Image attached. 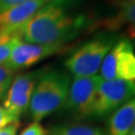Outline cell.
Masks as SVG:
<instances>
[{"instance_id":"9","label":"cell","mask_w":135,"mask_h":135,"mask_svg":"<svg viewBox=\"0 0 135 135\" xmlns=\"http://www.w3.org/2000/svg\"><path fill=\"white\" fill-rule=\"evenodd\" d=\"M52 0H28L0 13V28L9 35H17L39 9Z\"/></svg>"},{"instance_id":"16","label":"cell","mask_w":135,"mask_h":135,"mask_svg":"<svg viewBox=\"0 0 135 135\" xmlns=\"http://www.w3.org/2000/svg\"><path fill=\"white\" fill-rule=\"evenodd\" d=\"M14 122H18V120L14 116L11 115L8 111L5 110L3 107L0 106V129Z\"/></svg>"},{"instance_id":"15","label":"cell","mask_w":135,"mask_h":135,"mask_svg":"<svg viewBox=\"0 0 135 135\" xmlns=\"http://www.w3.org/2000/svg\"><path fill=\"white\" fill-rule=\"evenodd\" d=\"M47 131L38 122H33L29 124L24 130L21 132L20 135H46Z\"/></svg>"},{"instance_id":"6","label":"cell","mask_w":135,"mask_h":135,"mask_svg":"<svg viewBox=\"0 0 135 135\" xmlns=\"http://www.w3.org/2000/svg\"><path fill=\"white\" fill-rule=\"evenodd\" d=\"M103 80L135 81V51L128 38H119L104 57L100 66Z\"/></svg>"},{"instance_id":"4","label":"cell","mask_w":135,"mask_h":135,"mask_svg":"<svg viewBox=\"0 0 135 135\" xmlns=\"http://www.w3.org/2000/svg\"><path fill=\"white\" fill-rule=\"evenodd\" d=\"M102 78L97 74L74 77L70 82L67 98L61 110L78 120L92 118L97 88Z\"/></svg>"},{"instance_id":"21","label":"cell","mask_w":135,"mask_h":135,"mask_svg":"<svg viewBox=\"0 0 135 135\" xmlns=\"http://www.w3.org/2000/svg\"><path fill=\"white\" fill-rule=\"evenodd\" d=\"M132 45H133V48H135V37H133V44Z\"/></svg>"},{"instance_id":"20","label":"cell","mask_w":135,"mask_h":135,"mask_svg":"<svg viewBox=\"0 0 135 135\" xmlns=\"http://www.w3.org/2000/svg\"><path fill=\"white\" fill-rule=\"evenodd\" d=\"M128 135H135V121H134V123H133V126H132V128H131L130 132L128 133Z\"/></svg>"},{"instance_id":"17","label":"cell","mask_w":135,"mask_h":135,"mask_svg":"<svg viewBox=\"0 0 135 135\" xmlns=\"http://www.w3.org/2000/svg\"><path fill=\"white\" fill-rule=\"evenodd\" d=\"M28 0H0V13Z\"/></svg>"},{"instance_id":"12","label":"cell","mask_w":135,"mask_h":135,"mask_svg":"<svg viewBox=\"0 0 135 135\" xmlns=\"http://www.w3.org/2000/svg\"><path fill=\"white\" fill-rule=\"evenodd\" d=\"M50 135H107L106 132L95 126L84 124H64L51 128Z\"/></svg>"},{"instance_id":"8","label":"cell","mask_w":135,"mask_h":135,"mask_svg":"<svg viewBox=\"0 0 135 135\" xmlns=\"http://www.w3.org/2000/svg\"><path fill=\"white\" fill-rule=\"evenodd\" d=\"M63 50H65V45H42L20 40L14 46L11 56L5 65L15 72L19 69L31 67L39 61Z\"/></svg>"},{"instance_id":"5","label":"cell","mask_w":135,"mask_h":135,"mask_svg":"<svg viewBox=\"0 0 135 135\" xmlns=\"http://www.w3.org/2000/svg\"><path fill=\"white\" fill-rule=\"evenodd\" d=\"M134 97L135 81L102 79L97 88L92 118H108L114 111Z\"/></svg>"},{"instance_id":"2","label":"cell","mask_w":135,"mask_h":135,"mask_svg":"<svg viewBox=\"0 0 135 135\" xmlns=\"http://www.w3.org/2000/svg\"><path fill=\"white\" fill-rule=\"evenodd\" d=\"M71 79L61 70H48L42 74L34 88L28 111L34 122L61 109L69 91Z\"/></svg>"},{"instance_id":"1","label":"cell","mask_w":135,"mask_h":135,"mask_svg":"<svg viewBox=\"0 0 135 135\" xmlns=\"http://www.w3.org/2000/svg\"><path fill=\"white\" fill-rule=\"evenodd\" d=\"M83 15H72L66 8V0H52L37 11L18 33L27 43L65 45L87 26Z\"/></svg>"},{"instance_id":"14","label":"cell","mask_w":135,"mask_h":135,"mask_svg":"<svg viewBox=\"0 0 135 135\" xmlns=\"http://www.w3.org/2000/svg\"><path fill=\"white\" fill-rule=\"evenodd\" d=\"M20 40L21 39H20L19 36H14L8 41L0 43V65L5 64L8 61L14 46L19 42Z\"/></svg>"},{"instance_id":"19","label":"cell","mask_w":135,"mask_h":135,"mask_svg":"<svg viewBox=\"0 0 135 135\" xmlns=\"http://www.w3.org/2000/svg\"><path fill=\"white\" fill-rule=\"evenodd\" d=\"M14 36H17V35H9V34L5 33L4 31L0 28V43L6 42V41L10 40V39L12 38V37H14Z\"/></svg>"},{"instance_id":"11","label":"cell","mask_w":135,"mask_h":135,"mask_svg":"<svg viewBox=\"0 0 135 135\" xmlns=\"http://www.w3.org/2000/svg\"><path fill=\"white\" fill-rule=\"evenodd\" d=\"M118 16L113 21L107 22L110 31L118 29L122 24L129 26L131 36L135 37V0H117Z\"/></svg>"},{"instance_id":"13","label":"cell","mask_w":135,"mask_h":135,"mask_svg":"<svg viewBox=\"0 0 135 135\" xmlns=\"http://www.w3.org/2000/svg\"><path fill=\"white\" fill-rule=\"evenodd\" d=\"M14 71L5 64L0 65V100L4 99L14 80Z\"/></svg>"},{"instance_id":"7","label":"cell","mask_w":135,"mask_h":135,"mask_svg":"<svg viewBox=\"0 0 135 135\" xmlns=\"http://www.w3.org/2000/svg\"><path fill=\"white\" fill-rule=\"evenodd\" d=\"M46 70L40 69L24 73L14 78L6 96L3 99V108L17 120L28 110L33 90L40 77Z\"/></svg>"},{"instance_id":"3","label":"cell","mask_w":135,"mask_h":135,"mask_svg":"<svg viewBox=\"0 0 135 135\" xmlns=\"http://www.w3.org/2000/svg\"><path fill=\"white\" fill-rule=\"evenodd\" d=\"M119 39L114 31H104L76 48L65 60L64 65L74 77L96 75L104 57Z\"/></svg>"},{"instance_id":"18","label":"cell","mask_w":135,"mask_h":135,"mask_svg":"<svg viewBox=\"0 0 135 135\" xmlns=\"http://www.w3.org/2000/svg\"><path fill=\"white\" fill-rule=\"evenodd\" d=\"M18 129V122L11 123L0 129V135H16Z\"/></svg>"},{"instance_id":"10","label":"cell","mask_w":135,"mask_h":135,"mask_svg":"<svg viewBox=\"0 0 135 135\" xmlns=\"http://www.w3.org/2000/svg\"><path fill=\"white\" fill-rule=\"evenodd\" d=\"M135 121V97L124 103L109 117L107 135H128Z\"/></svg>"}]
</instances>
